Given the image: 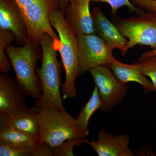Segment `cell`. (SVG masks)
Wrapping results in <instances>:
<instances>
[{
	"label": "cell",
	"instance_id": "1",
	"mask_svg": "<svg viewBox=\"0 0 156 156\" xmlns=\"http://www.w3.org/2000/svg\"><path fill=\"white\" fill-rule=\"evenodd\" d=\"M40 45L41 47L42 62L37 73L40 79L42 93L36 106L40 109L54 108L64 110L60 88L61 63L58 61L55 41L48 34H44Z\"/></svg>",
	"mask_w": 156,
	"mask_h": 156
},
{
	"label": "cell",
	"instance_id": "2",
	"mask_svg": "<svg viewBox=\"0 0 156 156\" xmlns=\"http://www.w3.org/2000/svg\"><path fill=\"white\" fill-rule=\"evenodd\" d=\"M49 20L58 34L59 41L55 42V47L61 55L65 71V81L61 86L62 98L71 99L77 96L76 81L80 76L76 36L59 8L50 12Z\"/></svg>",
	"mask_w": 156,
	"mask_h": 156
},
{
	"label": "cell",
	"instance_id": "3",
	"mask_svg": "<svg viewBox=\"0 0 156 156\" xmlns=\"http://www.w3.org/2000/svg\"><path fill=\"white\" fill-rule=\"evenodd\" d=\"M38 117L40 131L37 137L40 143L48 144L53 148L68 140L85 138L87 136L76 119L65 109H41Z\"/></svg>",
	"mask_w": 156,
	"mask_h": 156
},
{
	"label": "cell",
	"instance_id": "4",
	"mask_svg": "<svg viewBox=\"0 0 156 156\" xmlns=\"http://www.w3.org/2000/svg\"><path fill=\"white\" fill-rule=\"evenodd\" d=\"M34 48L30 43L20 47L10 45L6 53L24 95L37 99L41 95L42 89L36 73V66L40 58Z\"/></svg>",
	"mask_w": 156,
	"mask_h": 156
},
{
	"label": "cell",
	"instance_id": "5",
	"mask_svg": "<svg viewBox=\"0 0 156 156\" xmlns=\"http://www.w3.org/2000/svg\"><path fill=\"white\" fill-rule=\"evenodd\" d=\"M115 25L128 40V50L137 45L156 49V13L143 11L136 17L120 18Z\"/></svg>",
	"mask_w": 156,
	"mask_h": 156
},
{
	"label": "cell",
	"instance_id": "6",
	"mask_svg": "<svg viewBox=\"0 0 156 156\" xmlns=\"http://www.w3.org/2000/svg\"><path fill=\"white\" fill-rule=\"evenodd\" d=\"M76 39L80 75L93 68L108 65L114 57L113 50L95 34L76 36Z\"/></svg>",
	"mask_w": 156,
	"mask_h": 156
},
{
	"label": "cell",
	"instance_id": "7",
	"mask_svg": "<svg viewBox=\"0 0 156 156\" xmlns=\"http://www.w3.org/2000/svg\"><path fill=\"white\" fill-rule=\"evenodd\" d=\"M89 72L98 89L101 101L100 109L105 112H109L126 97L128 86L120 82L108 65L93 68Z\"/></svg>",
	"mask_w": 156,
	"mask_h": 156
},
{
	"label": "cell",
	"instance_id": "8",
	"mask_svg": "<svg viewBox=\"0 0 156 156\" xmlns=\"http://www.w3.org/2000/svg\"><path fill=\"white\" fill-rule=\"evenodd\" d=\"M0 30L13 32L18 45L30 43L24 16L15 0H0Z\"/></svg>",
	"mask_w": 156,
	"mask_h": 156
},
{
	"label": "cell",
	"instance_id": "9",
	"mask_svg": "<svg viewBox=\"0 0 156 156\" xmlns=\"http://www.w3.org/2000/svg\"><path fill=\"white\" fill-rule=\"evenodd\" d=\"M130 143L128 135H114L105 129L98 131L96 141L85 140V143L90 146L98 156H134L129 147Z\"/></svg>",
	"mask_w": 156,
	"mask_h": 156
},
{
	"label": "cell",
	"instance_id": "10",
	"mask_svg": "<svg viewBox=\"0 0 156 156\" xmlns=\"http://www.w3.org/2000/svg\"><path fill=\"white\" fill-rule=\"evenodd\" d=\"M24 95L17 80L7 74L0 75V112L8 115L27 108Z\"/></svg>",
	"mask_w": 156,
	"mask_h": 156
},
{
	"label": "cell",
	"instance_id": "11",
	"mask_svg": "<svg viewBox=\"0 0 156 156\" xmlns=\"http://www.w3.org/2000/svg\"><path fill=\"white\" fill-rule=\"evenodd\" d=\"M95 33L103 39L109 47L114 50L119 49L123 56L127 51L128 41L105 16L100 8L95 7L92 13Z\"/></svg>",
	"mask_w": 156,
	"mask_h": 156
},
{
	"label": "cell",
	"instance_id": "12",
	"mask_svg": "<svg viewBox=\"0 0 156 156\" xmlns=\"http://www.w3.org/2000/svg\"><path fill=\"white\" fill-rule=\"evenodd\" d=\"M92 0H72L66 9L65 18L76 36L95 34L92 13Z\"/></svg>",
	"mask_w": 156,
	"mask_h": 156
},
{
	"label": "cell",
	"instance_id": "13",
	"mask_svg": "<svg viewBox=\"0 0 156 156\" xmlns=\"http://www.w3.org/2000/svg\"><path fill=\"white\" fill-rule=\"evenodd\" d=\"M108 66L123 84L126 85L129 82H135L142 86L146 93L156 91L151 81L148 80L143 72L139 62H135L132 64H125L114 57Z\"/></svg>",
	"mask_w": 156,
	"mask_h": 156
},
{
	"label": "cell",
	"instance_id": "14",
	"mask_svg": "<svg viewBox=\"0 0 156 156\" xmlns=\"http://www.w3.org/2000/svg\"><path fill=\"white\" fill-rule=\"evenodd\" d=\"M41 109L35 106L27 108L22 111L7 115V124L12 128L37 136L40 131L38 115Z\"/></svg>",
	"mask_w": 156,
	"mask_h": 156
},
{
	"label": "cell",
	"instance_id": "15",
	"mask_svg": "<svg viewBox=\"0 0 156 156\" xmlns=\"http://www.w3.org/2000/svg\"><path fill=\"white\" fill-rule=\"evenodd\" d=\"M7 115L0 113V140L22 146L36 147L40 144L37 136L11 127L7 124Z\"/></svg>",
	"mask_w": 156,
	"mask_h": 156
},
{
	"label": "cell",
	"instance_id": "16",
	"mask_svg": "<svg viewBox=\"0 0 156 156\" xmlns=\"http://www.w3.org/2000/svg\"><path fill=\"white\" fill-rule=\"evenodd\" d=\"M101 101L98 89L95 87L90 99L81 110L76 119L80 127L87 136L89 135V123L90 118L96 111L101 109Z\"/></svg>",
	"mask_w": 156,
	"mask_h": 156
},
{
	"label": "cell",
	"instance_id": "17",
	"mask_svg": "<svg viewBox=\"0 0 156 156\" xmlns=\"http://www.w3.org/2000/svg\"><path fill=\"white\" fill-rule=\"evenodd\" d=\"M14 40L15 36L13 32L0 30V72L4 74H8L11 69L6 55V49Z\"/></svg>",
	"mask_w": 156,
	"mask_h": 156
},
{
	"label": "cell",
	"instance_id": "18",
	"mask_svg": "<svg viewBox=\"0 0 156 156\" xmlns=\"http://www.w3.org/2000/svg\"><path fill=\"white\" fill-rule=\"evenodd\" d=\"M35 148L16 145L0 140V156H33Z\"/></svg>",
	"mask_w": 156,
	"mask_h": 156
},
{
	"label": "cell",
	"instance_id": "19",
	"mask_svg": "<svg viewBox=\"0 0 156 156\" xmlns=\"http://www.w3.org/2000/svg\"><path fill=\"white\" fill-rule=\"evenodd\" d=\"M85 138H73L65 141L60 145L53 147V156H73V149L85 143Z\"/></svg>",
	"mask_w": 156,
	"mask_h": 156
},
{
	"label": "cell",
	"instance_id": "20",
	"mask_svg": "<svg viewBox=\"0 0 156 156\" xmlns=\"http://www.w3.org/2000/svg\"><path fill=\"white\" fill-rule=\"evenodd\" d=\"M143 73L151 79L156 90V56L143 57L140 56L138 59Z\"/></svg>",
	"mask_w": 156,
	"mask_h": 156
},
{
	"label": "cell",
	"instance_id": "21",
	"mask_svg": "<svg viewBox=\"0 0 156 156\" xmlns=\"http://www.w3.org/2000/svg\"><path fill=\"white\" fill-rule=\"evenodd\" d=\"M92 1L96 2L108 3L111 7L112 14L114 16L116 15L118 9L123 6L128 7L130 11L135 12L137 15L141 14L144 11L141 8H136L130 2V0H92Z\"/></svg>",
	"mask_w": 156,
	"mask_h": 156
},
{
	"label": "cell",
	"instance_id": "22",
	"mask_svg": "<svg viewBox=\"0 0 156 156\" xmlns=\"http://www.w3.org/2000/svg\"><path fill=\"white\" fill-rule=\"evenodd\" d=\"M132 4L138 8L156 13V0H131Z\"/></svg>",
	"mask_w": 156,
	"mask_h": 156
},
{
	"label": "cell",
	"instance_id": "23",
	"mask_svg": "<svg viewBox=\"0 0 156 156\" xmlns=\"http://www.w3.org/2000/svg\"><path fill=\"white\" fill-rule=\"evenodd\" d=\"M52 148L48 144L40 143L35 148L33 156H53Z\"/></svg>",
	"mask_w": 156,
	"mask_h": 156
},
{
	"label": "cell",
	"instance_id": "24",
	"mask_svg": "<svg viewBox=\"0 0 156 156\" xmlns=\"http://www.w3.org/2000/svg\"><path fill=\"white\" fill-rule=\"evenodd\" d=\"M19 6L20 10H22L26 7L36 2L41 1H47L48 0H15Z\"/></svg>",
	"mask_w": 156,
	"mask_h": 156
},
{
	"label": "cell",
	"instance_id": "25",
	"mask_svg": "<svg viewBox=\"0 0 156 156\" xmlns=\"http://www.w3.org/2000/svg\"><path fill=\"white\" fill-rule=\"evenodd\" d=\"M55 1L58 4L59 9L64 14L68 6L69 5L72 0H55Z\"/></svg>",
	"mask_w": 156,
	"mask_h": 156
},
{
	"label": "cell",
	"instance_id": "26",
	"mask_svg": "<svg viewBox=\"0 0 156 156\" xmlns=\"http://www.w3.org/2000/svg\"><path fill=\"white\" fill-rule=\"evenodd\" d=\"M141 56L143 57L156 56V49H152L150 51H147L143 53Z\"/></svg>",
	"mask_w": 156,
	"mask_h": 156
}]
</instances>
